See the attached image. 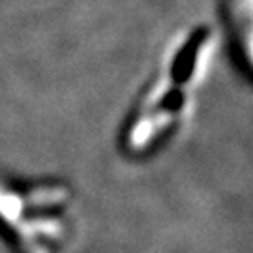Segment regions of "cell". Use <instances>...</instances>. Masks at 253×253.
Instances as JSON below:
<instances>
[{"label": "cell", "instance_id": "obj_1", "mask_svg": "<svg viewBox=\"0 0 253 253\" xmlns=\"http://www.w3.org/2000/svg\"><path fill=\"white\" fill-rule=\"evenodd\" d=\"M212 47L210 28H193L172 47L127 118L126 145L131 150L150 148L178 124L203 77Z\"/></svg>", "mask_w": 253, "mask_h": 253}]
</instances>
